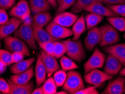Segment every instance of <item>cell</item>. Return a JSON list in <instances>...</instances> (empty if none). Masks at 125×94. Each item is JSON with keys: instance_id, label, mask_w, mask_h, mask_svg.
I'll return each mask as SVG.
<instances>
[{"instance_id": "cell-7", "label": "cell", "mask_w": 125, "mask_h": 94, "mask_svg": "<svg viewBox=\"0 0 125 94\" xmlns=\"http://www.w3.org/2000/svg\"><path fill=\"white\" fill-rule=\"evenodd\" d=\"M112 78L113 75L108 74L105 72L101 71L97 69L91 70L89 72L85 73L84 75L85 82L94 86L99 85Z\"/></svg>"}, {"instance_id": "cell-49", "label": "cell", "mask_w": 125, "mask_h": 94, "mask_svg": "<svg viewBox=\"0 0 125 94\" xmlns=\"http://www.w3.org/2000/svg\"><path fill=\"white\" fill-rule=\"evenodd\" d=\"M1 42H0V48H1Z\"/></svg>"}, {"instance_id": "cell-24", "label": "cell", "mask_w": 125, "mask_h": 94, "mask_svg": "<svg viewBox=\"0 0 125 94\" xmlns=\"http://www.w3.org/2000/svg\"><path fill=\"white\" fill-rule=\"evenodd\" d=\"M86 24L85 18L83 14H82L80 18H78L76 22L73 25L72 31L73 32V40L76 41L79 39L82 34L86 31Z\"/></svg>"}, {"instance_id": "cell-26", "label": "cell", "mask_w": 125, "mask_h": 94, "mask_svg": "<svg viewBox=\"0 0 125 94\" xmlns=\"http://www.w3.org/2000/svg\"><path fill=\"white\" fill-rule=\"evenodd\" d=\"M104 16H100L94 13H90L87 14L85 17V21L86 24V28L88 30L92 28L96 27L98 24L103 20Z\"/></svg>"}, {"instance_id": "cell-8", "label": "cell", "mask_w": 125, "mask_h": 94, "mask_svg": "<svg viewBox=\"0 0 125 94\" xmlns=\"http://www.w3.org/2000/svg\"><path fill=\"white\" fill-rule=\"evenodd\" d=\"M31 11L29 3L26 0H21L11 9L10 15L24 21L31 16Z\"/></svg>"}, {"instance_id": "cell-36", "label": "cell", "mask_w": 125, "mask_h": 94, "mask_svg": "<svg viewBox=\"0 0 125 94\" xmlns=\"http://www.w3.org/2000/svg\"><path fill=\"white\" fill-rule=\"evenodd\" d=\"M107 7L113 10L118 15L125 18V4H119L115 5H107Z\"/></svg>"}, {"instance_id": "cell-15", "label": "cell", "mask_w": 125, "mask_h": 94, "mask_svg": "<svg viewBox=\"0 0 125 94\" xmlns=\"http://www.w3.org/2000/svg\"><path fill=\"white\" fill-rule=\"evenodd\" d=\"M78 18V15L74 13L64 11L57 14L53 21L63 27L69 28L73 26Z\"/></svg>"}, {"instance_id": "cell-47", "label": "cell", "mask_w": 125, "mask_h": 94, "mask_svg": "<svg viewBox=\"0 0 125 94\" xmlns=\"http://www.w3.org/2000/svg\"><path fill=\"white\" fill-rule=\"evenodd\" d=\"M56 94H67L68 93H67V92H66L65 91H64H64L58 92V93H57V92H56Z\"/></svg>"}, {"instance_id": "cell-17", "label": "cell", "mask_w": 125, "mask_h": 94, "mask_svg": "<svg viewBox=\"0 0 125 94\" xmlns=\"http://www.w3.org/2000/svg\"><path fill=\"white\" fill-rule=\"evenodd\" d=\"M34 38L37 43H46L49 42H55L58 41V39L53 37L51 34L43 28L40 27L33 21Z\"/></svg>"}, {"instance_id": "cell-4", "label": "cell", "mask_w": 125, "mask_h": 94, "mask_svg": "<svg viewBox=\"0 0 125 94\" xmlns=\"http://www.w3.org/2000/svg\"><path fill=\"white\" fill-rule=\"evenodd\" d=\"M3 42L6 49L11 52H19L23 53L24 56H30L29 47L21 38L9 36L4 38Z\"/></svg>"}, {"instance_id": "cell-30", "label": "cell", "mask_w": 125, "mask_h": 94, "mask_svg": "<svg viewBox=\"0 0 125 94\" xmlns=\"http://www.w3.org/2000/svg\"><path fill=\"white\" fill-rule=\"evenodd\" d=\"M42 87L43 94H54L57 92V86L52 77H50L47 80H46Z\"/></svg>"}, {"instance_id": "cell-16", "label": "cell", "mask_w": 125, "mask_h": 94, "mask_svg": "<svg viewBox=\"0 0 125 94\" xmlns=\"http://www.w3.org/2000/svg\"><path fill=\"white\" fill-rule=\"evenodd\" d=\"M105 52L117 58L125 66V44L119 43L108 46L104 48Z\"/></svg>"}, {"instance_id": "cell-33", "label": "cell", "mask_w": 125, "mask_h": 94, "mask_svg": "<svg viewBox=\"0 0 125 94\" xmlns=\"http://www.w3.org/2000/svg\"><path fill=\"white\" fill-rule=\"evenodd\" d=\"M67 74L63 70H58L54 73V78L55 82L57 87H61L63 86L67 78Z\"/></svg>"}, {"instance_id": "cell-10", "label": "cell", "mask_w": 125, "mask_h": 94, "mask_svg": "<svg viewBox=\"0 0 125 94\" xmlns=\"http://www.w3.org/2000/svg\"><path fill=\"white\" fill-rule=\"evenodd\" d=\"M102 40V32L100 28L93 27L89 29L87 36L84 40V44L86 49L92 51L95 47L100 43Z\"/></svg>"}, {"instance_id": "cell-37", "label": "cell", "mask_w": 125, "mask_h": 94, "mask_svg": "<svg viewBox=\"0 0 125 94\" xmlns=\"http://www.w3.org/2000/svg\"><path fill=\"white\" fill-rule=\"evenodd\" d=\"M0 91L4 94H9L10 91V86L9 82L2 78H0Z\"/></svg>"}, {"instance_id": "cell-40", "label": "cell", "mask_w": 125, "mask_h": 94, "mask_svg": "<svg viewBox=\"0 0 125 94\" xmlns=\"http://www.w3.org/2000/svg\"><path fill=\"white\" fill-rule=\"evenodd\" d=\"M9 20V15L5 9L0 8V25L4 24Z\"/></svg>"}, {"instance_id": "cell-3", "label": "cell", "mask_w": 125, "mask_h": 94, "mask_svg": "<svg viewBox=\"0 0 125 94\" xmlns=\"http://www.w3.org/2000/svg\"><path fill=\"white\" fill-rule=\"evenodd\" d=\"M62 42L66 46V54L69 58L77 62H82L84 59L86 52L81 41L67 40Z\"/></svg>"}, {"instance_id": "cell-44", "label": "cell", "mask_w": 125, "mask_h": 94, "mask_svg": "<svg viewBox=\"0 0 125 94\" xmlns=\"http://www.w3.org/2000/svg\"><path fill=\"white\" fill-rule=\"evenodd\" d=\"M47 1L50 3L51 6L54 8H56L58 6V2H57V0H47Z\"/></svg>"}, {"instance_id": "cell-11", "label": "cell", "mask_w": 125, "mask_h": 94, "mask_svg": "<svg viewBox=\"0 0 125 94\" xmlns=\"http://www.w3.org/2000/svg\"><path fill=\"white\" fill-rule=\"evenodd\" d=\"M40 54L46 70L47 75L49 77H51V75L54 74L55 72L60 69V66L57 61L56 58L53 55L47 54L43 50L41 51Z\"/></svg>"}, {"instance_id": "cell-51", "label": "cell", "mask_w": 125, "mask_h": 94, "mask_svg": "<svg viewBox=\"0 0 125 94\" xmlns=\"http://www.w3.org/2000/svg\"><path fill=\"white\" fill-rule=\"evenodd\" d=\"M124 93H125V90H124Z\"/></svg>"}, {"instance_id": "cell-9", "label": "cell", "mask_w": 125, "mask_h": 94, "mask_svg": "<svg viewBox=\"0 0 125 94\" xmlns=\"http://www.w3.org/2000/svg\"><path fill=\"white\" fill-rule=\"evenodd\" d=\"M45 29L51 36L58 40L64 39L73 35L71 29L58 24L54 21L49 23L46 26Z\"/></svg>"}, {"instance_id": "cell-13", "label": "cell", "mask_w": 125, "mask_h": 94, "mask_svg": "<svg viewBox=\"0 0 125 94\" xmlns=\"http://www.w3.org/2000/svg\"><path fill=\"white\" fill-rule=\"evenodd\" d=\"M83 10L86 11L94 13L102 16L113 17L118 16L113 10L107 6H105L102 2H95L89 6L84 7Z\"/></svg>"}, {"instance_id": "cell-25", "label": "cell", "mask_w": 125, "mask_h": 94, "mask_svg": "<svg viewBox=\"0 0 125 94\" xmlns=\"http://www.w3.org/2000/svg\"><path fill=\"white\" fill-rule=\"evenodd\" d=\"M52 19L51 14L48 11L42 12L34 15L33 22L37 25L42 28H45L50 23Z\"/></svg>"}, {"instance_id": "cell-22", "label": "cell", "mask_w": 125, "mask_h": 94, "mask_svg": "<svg viewBox=\"0 0 125 94\" xmlns=\"http://www.w3.org/2000/svg\"><path fill=\"white\" fill-rule=\"evenodd\" d=\"M29 5L31 12L33 15L49 11L51 10V7L47 0H29Z\"/></svg>"}, {"instance_id": "cell-14", "label": "cell", "mask_w": 125, "mask_h": 94, "mask_svg": "<svg viewBox=\"0 0 125 94\" xmlns=\"http://www.w3.org/2000/svg\"><path fill=\"white\" fill-rule=\"evenodd\" d=\"M125 87V78L118 77L110 82L105 90L103 94H122Z\"/></svg>"}, {"instance_id": "cell-12", "label": "cell", "mask_w": 125, "mask_h": 94, "mask_svg": "<svg viewBox=\"0 0 125 94\" xmlns=\"http://www.w3.org/2000/svg\"><path fill=\"white\" fill-rule=\"evenodd\" d=\"M22 22L23 21L18 18L12 17L9 19L7 23L0 25V40L4 39L5 37L14 33Z\"/></svg>"}, {"instance_id": "cell-46", "label": "cell", "mask_w": 125, "mask_h": 94, "mask_svg": "<svg viewBox=\"0 0 125 94\" xmlns=\"http://www.w3.org/2000/svg\"><path fill=\"white\" fill-rule=\"evenodd\" d=\"M119 74L122 76H125V68L121 70L120 72H119Z\"/></svg>"}, {"instance_id": "cell-38", "label": "cell", "mask_w": 125, "mask_h": 94, "mask_svg": "<svg viewBox=\"0 0 125 94\" xmlns=\"http://www.w3.org/2000/svg\"><path fill=\"white\" fill-rule=\"evenodd\" d=\"M16 0H0V8L9 10L14 6Z\"/></svg>"}, {"instance_id": "cell-5", "label": "cell", "mask_w": 125, "mask_h": 94, "mask_svg": "<svg viewBox=\"0 0 125 94\" xmlns=\"http://www.w3.org/2000/svg\"><path fill=\"white\" fill-rule=\"evenodd\" d=\"M100 28L102 32V40L99 45L101 47L115 45L120 41L118 31L111 25L105 24Z\"/></svg>"}, {"instance_id": "cell-2", "label": "cell", "mask_w": 125, "mask_h": 94, "mask_svg": "<svg viewBox=\"0 0 125 94\" xmlns=\"http://www.w3.org/2000/svg\"><path fill=\"white\" fill-rule=\"evenodd\" d=\"M84 88V84L81 75L78 72L68 71L65 82L62 86V88L68 94H76L80 90Z\"/></svg>"}, {"instance_id": "cell-52", "label": "cell", "mask_w": 125, "mask_h": 94, "mask_svg": "<svg viewBox=\"0 0 125 94\" xmlns=\"http://www.w3.org/2000/svg\"><path fill=\"white\" fill-rule=\"evenodd\" d=\"M1 94V91H0V94Z\"/></svg>"}, {"instance_id": "cell-21", "label": "cell", "mask_w": 125, "mask_h": 94, "mask_svg": "<svg viewBox=\"0 0 125 94\" xmlns=\"http://www.w3.org/2000/svg\"><path fill=\"white\" fill-rule=\"evenodd\" d=\"M8 82L10 86L9 94H31L34 90L33 81H30L25 84H16L10 80Z\"/></svg>"}, {"instance_id": "cell-1", "label": "cell", "mask_w": 125, "mask_h": 94, "mask_svg": "<svg viewBox=\"0 0 125 94\" xmlns=\"http://www.w3.org/2000/svg\"><path fill=\"white\" fill-rule=\"evenodd\" d=\"M33 21V19L31 16L24 20L14 32V36L23 40L29 48L33 50H37V45L34 38Z\"/></svg>"}, {"instance_id": "cell-43", "label": "cell", "mask_w": 125, "mask_h": 94, "mask_svg": "<svg viewBox=\"0 0 125 94\" xmlns=\"http://www.w3.org/2000/svg\"><path fill=\"white\" fill-rule=\"evenodd\" d=\"M31 94H43V88H42V86H40V87L33 90Z\"/></svg>"}, {"instance_id": "cell-39", "label": "cell", "mask_w": 125, "mask_h": 94, "mask_svg": "<svg viewBox=\"0 0 125 94\" xmlns=\"http://www.w3.org/2000/svg\"><path fill=\"white\" fill-rule=\"evenodd\" d=\"M99 92L95 86H90L87 88H83L80 90L76 94H99Z\"/></svg>"}, {"instance_id": "cell-28", "label": "cell", "mask_w": 125, "mask_h": 94, "mask_svg": "<svg viewBox=\"0 0 125 94\" xmlns=\"http://www.w3.org/2000/svg\"><path fill=\"white\" fill-rule=\"evenodd\" d=\"M107 20L112 27L120 32H125V18L113 16L108 17Z\"/></svg>"}, {"instance_id": "cell-35", "label": "cell", "mask_w": 125, "mask_h": 94, "mask_svg": "<svg viewBox=\"0 0 125 94\" xmlns=\"http://www.w3.org/2000/svg\"><path fill=\"white\" fill-rule=\"evenodd\" d=\"M55 42H49L46 43H38L40 47L42 50L46 52L47 54L53 55L54 54V49L55 46Z\"/></svg>"}, {"instance_id": "cell-42", "label": "cell", "mask_w": 125, "mask_h": 94, "mask_svg": "<svg viewBox=\"0 0 125 94\" xmlns=\"http://www.w3.org/2000/svg\"><path fill=\"white\" fill-rule=\"evenodd\" d=\"M102 3L108 5H115L119 4H125V0H101Z\"/></svg>"}, {"instance_id": "cell-32", "label": "cell", "mask_w": 125, "mask_h": 94, "mask_svg": "<svg viewBox=\"0 0 125 94\" xmlns=\"http://www.w3.org/2000/svg\"><path fill=\"white\" fill-rule=\"evenodd\" d=\"M0 61L6 67L11 65L13 64L12 52L7 50L0 49Z\"/></svg>"}, {"instance_id": "cell-18", "label": "cell", "mask_w": 125, "mask_h": 94, "mask_svg": "<svg viewBox=\"0 0 125 94\" xmlns=\"http://www.w3.org/2000/svg\"><path fill=\"white\" fill-rule=\"evenodd\" d=\"M122 63L117 58L109 54L106 60L104 72L108 74L116 75L122 69Z\"/></svg>"}, {"instance_id": "cell-31", "label": "cell", "mask_w": 125, "mask_h": 94, "mask_svg": "<svg viewBox=\"0 0 125 94\" xmlns=\"http://www.w3.org/2000/svg\"><path fill=\"white\" fill-rule=\"evenodd\" d=\"M67 48L63 42H59L58 41L55 42L53 56L56 59L60 58L62 56L66 54Z\"/></svg>"}, {"instance_id": "cell-45", "label": "cell", "mask_w": 125, "mask_h": 94, "mask_svg": "<svg viewBox=\"0 0 125 94\" xmlns=\"http://www.w3.org/2000/svg\"><path fill=\"white\" fill-rule=\"evenodd\" d=\"M6 66H5L1 61H0V74L4 73L6 69Z\"/></svg>"}, {"instance_id": "cell-50", "label": "cell", "mask_w": 125, "mask_h": 94, "mask_svg": "<svg viewBox=\"0 0 125 94\" xmlns=\"http://www.w3.org/2000/svg\"><path fill=\"white\" fill-rule=\"evenodd\" d=\"M124 38H125V34H124Z\"/></svg>"}, {"instance_id": "cell-34", "label": "cell", "mask_w": 125, "mask_h": 94, "mask_svg": "<svg viewBox=\"0 0 125 94\" xmlns=\"http://www.w3.org/2000/svg\"><path fill=\"white\" fill-rule=\"evenodd\" d=\"M76 2V0H61L56 10V14L64 12L68 9L72 7Z\"/></svg>"}, {"instance_id": "cell-6", "label": "cell", "mask_w": 125, "mask_h": 94, "mask_svg": "<svg viewBox=\"0 0 125 94\" xmlns=\"http://www.w3.org/2000/svg\"><path fill=\"white\" fill-rule=\"evenodd\" d=\"M105 55L98 48H95L90 58L84 64V74L89 72L91 70L103 67L105 62Z\"/></svg>"}, {"instance_id": "cell-23", "label": "cell", "mask_w": 125, "mask_h": 94, "mask_svg": "<svg viewBox=\"0 0 125 94\" xmlns=\"http://www.w3.org/2000/svg\"><path fill=\"white\" fill-rule=\"evenodd\" d=\"M36 60L35 58H31L26 60H22L14 63L10 68V72L13 74H18L25 72L30 68Z\"/></svg>"}, {"instance_id": "cell-27", "label": "cell", "mask_w": 125, "mask_h": 94, "mask_svg": "<svg viewBox=\"0 0 125 94\" xmlns=\"http://www.w3.org/2000/svg\"><path fill=\"white\" fill-rule=\"evenodd\" d=\"M95 2H102L101 0H76V3L71 9L73 13H80L84 7Z\"/></svg>"}, {"instance_id": "cell-48", "label": "cell", "mask_w": 125, "mask_h": 94, "mask_svg": "<svg viewBox=\"0 0 125 94\" xmlns=\"http://www.w3.org/2000/svg\"><path fill=\"white\" fill-rule=\"evenodd\" d=\"M60 1H61V0H57V2H58V5L59 4V3L60 2Z\"/></svg>"}, {"instance_id": "cell-19", "label": "cell", "mask_w": 125, "mask_h": 94, "mask_svg": "<svg viewBox=\"0 0 125 94\" xmlns=\"http://www.w3.org/2000/svg\"><path fill=\"white\" fill-rule=\"evenodd\" d=\"M34 75V69L32 66L25 72L18 74L11 75L10 80L16 84H28Z\"/></svg>"}, {"instance_id": "cell-29", "label": "cell", "mask_w": 125, "mask_h": 94, "mask_svg": "<svg viewBox=\"0 0 125 94\" xmlns=\"http://www.w3.org/2000/svg\"><path fill=\"white\" fill-rule=\"evenodd\" d=\"M60 64L62 70L65 72L72 71V70H74L78 69L79 67L76 63H75L74 61L68 56H62L61 57L60 60Z\"/></svg>"}, {"instance_id": "cell-20", "label": "cell", "mask_w": 125, "mask_h": 94, "mask_svg": "<svg viewBox=\"0 0 125 94\" xmlns=\"http://www.w3.org/2000/svg\"><path fill=\"white\" fill-rule=\"evenodd\" d=\"M47 76L46 70L42 62L41 55L39 54L36 61L35 67V77H36V85L40 87L46 81Z\"/></svg>"}, {"instance_id": "cell-41", "label": "cell", "mask_w": 125, "mask_h": 94, "mask_svg": "<svg viewBox=\"0 0 125 94\" xmlns=\"http://www.w3.org/2000/svg\"><path fill=\"white\" fill-rule=\"evenodd\" d=\"M24 55L23 53L19 52H15L12 53V58L13 63H16L24 59Z\"/></svg>"}]
</instances>
